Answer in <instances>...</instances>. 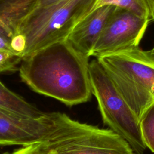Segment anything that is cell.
Returning a JSON list of instances; mask_svg holds the SVG:
<instances>
[{
	"label": "cell",
	"mask_w": 154,
	"mask_h": 154,
	"mask_svg": "<svg viewBox=\"0 0 154 154\" xmlns=\"http://www.w3.org/2000/svg\"><path fill=\"white\" fill-rule=\"evenodd\" d=\"M97 0H63L35 8L23 21L19 33L25 39L22 58L52 43L66 39L73 27L90 13Z\"/></svg>",
	"instance_id": "277c9868"
},
{
	"label": "cell",
	"mask_w": 154,
	"mask_h": 154,
	"mask_svg": "<svg viewBox=\"0 0 154 154\" xmlns=\"http://www.w3.org/2000/svg\"><path fill=\"white\" fill-rule=\"evenodd\" d=\"M140 126L146 147L154 153V103L141 116Z\"/></svg>",
	"instance_id": "8fae6325"
},
{
	"label": "cell",
	"mask_w": 154,
	"mask_h": 154,
	"mask_svg": "<svg viewBox=\"0 0 154 154\" xmlns=\"http://www.w3.org/2000/svg\"><path fill=\"white\" fill-rule=\"evenodd\" d=\"M105 5H113L122 8L130 11L141 17L151 20L144 0H97L93 10Z\"/></svg>",
	"instance_id": "30bf717a"
},
{
	"label": "cell",
	"mask_w": 154,
	"mask_h": 154,
	"mask_svg": "<svg viewBox=\"0 0 154 154\" xmlns=\"http://www.w3.org/2000/svg\"><path fill=\"white\" fill-rule=\"evenodd\" d=\"M147 5L150 20H154V0H144Z\"/></svg>",
	"instance_id": "5bb4252c"
},
{
	"label": "cell",
	"mask_w": 154,
	"mask_h": 154,
	"mask_svg": "<svg viewBox=\"0 0 154 154\" xmlns=\"http://www.w3.org/2000/svg\"><path fill=\"white\" fill-rule=\"evenodd\" d=\"M96 59L140 119L154 103V54L137 46Z\"/></svg>",
	"instance_id": "3957f363"
},
{
	"label": "cell",
	"mask_w": 154,
	"mask_h": 154,
	"mask_svg": "<svg viewBox=\"0 0 154 154\" xmlns=\"http://www.w3.org/2000/svg\"><path fill=\"white\" fill-rule=\"evenodd\" d=\"M4 154H135L129 143L109 129L79 122L57 112L55 125L40 141Z\"/></svg>",
	"instance_id": "7a4b0ae2"
},
{
	"label": "cell",
	"mask_w": 154,
	"mask_h": 154,
	"mask_svg": "<svg viewBox=\"0 0 154 154\" xmlns=\"http://www.w3.org/2000/svg\"><path fill=\"white\" fill-rule=\"evenodd\" d=\"M116 7L105 5L91 11L77 23L66 39L79 52L90 58L96 43Z\"/></svg>",
	"instance_id": "ba28073f"
},
{
	"label": "cell",
	"mask_w": 154,
	"mask_h": 154,
	"mask_svg": "<svg viewBox=\"0 0 154 154\" xmlns=\"http://www.w3.org/2000/svg\"><path fill=\"white\" fill-rule=\"evenodd\" d=\"M57 112L32 118L0 108V145L22 147L40 141L55 125Z\"/></svg>",
	"instance_id": "52a82bcc"
},
{
	"label": "cell",
	"mask_w": 154,
	"mask_h": 154,
	"mask_svg": "<svg viewBox=\"0 0 154 154\" xmlns=\"http://www.w3.org/2000/svg\"><path fill=\"white\" fill-rule=\"evenodd\" d=\"M150 51L154 54V45H153V48H152V49H150Z\"/></svg>",
	"instance_id": "9a60e30c"
},
{
	"label": "cell",
	"mask_w": 154,
	"mask_h": 154,
	"mask_svg": "<svg viewBox=\"0 0 154 154\" xmlns=\"http://www.w3.org/2000/svg\"><path fill=\"white\" fill-rule=\"evenodd\" d=\"M150 21L130 11L116 7L96 43L91 57L97 58L139 46Z\"/></svg>",
	"instance_id": "8992f818"
},
{
	"label": "cell",
	"mask_w": 154,
	"mask_h": 154,
	"mask_svg": "<svg viewBox=\"0 0 154 154\" xmlns=\"http://www.w3.org/2000/svg\"><path fill=\"white\" fill-rule=\"evenodd\" d=\"M89 75L91 93L97 100L103 123L125 139L135 154H143L147 147L142 137L140 119L97 59L89 63Z\"/></svg>",
	"instance_id": "5b68a950"
},
{
	"label": "cell",
	"mask_w": 154,
	"mask_h": 154,
	"mask_svg": "<svg viewBox=\"0 0 154 154\" xmlns=\"http://www.w3.org/2000/svg\"><path fill=\"white\" fill-rule=\"evenodd\" d=\"M88 60L66 38L23 57L19 75L34 91L72 106L91 97Z\"/></svg>",
	"instance_id": "6da1fadb"
},
{
	"label": "cell",
	"mask_w": 154,
	"mask_h": 154,
	"mask_svg": "<svg viewBox=\"0 0 154 154\" xmlns=\"http://www.w3.org/2000/svg\"><path fill=\"white\" fill-rule=\"evenodd\" d=\"M63 0H38L35 8H43L58 3Z\"/></svg>",
	"instance_id": "4fadbf2b"
},
{
	"label": "cell",
	"mask_w": 154,
	"mask_h": 154,
	"mask_svg": "<svg viewBox=\"0 0 154 154\" xmlns=\"http://www.w3.org/2000/svg\"><path fill=\"white\" fill-rule=\"evenodd\" d=\"M22 60V58L18 55L0 52V73L16 71Z\"/></svg>",
	"instance_id": "7c38bea8"
},
{
	"label": "cell",
	"mask_w": 154,
	"mask_h": 154,
	"mask_svg": "<svg viewBox=\"0 0 154 154\" xmlns=\"http://www.w3.org/2000/svg\"><path fill=\"white\" fill-rule=\"evenodd\" d=\"M0 108L35 119L43 117L47 114L40 111L21 96L9 90L1 81Z\"/></svg>",
	"instance_id": "9c48e42d"
}]
</instances>
